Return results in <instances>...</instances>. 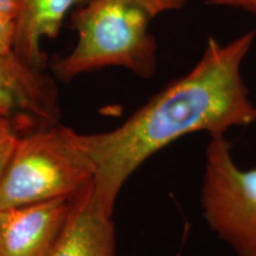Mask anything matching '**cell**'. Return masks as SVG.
I'll use <instances>...</instances> for the list:
<instances>
[{
  "instance_id": "cell-1",
  "label": "cell",
  "mask_w": 256,
  "mask_h": 256,
  "mask_svg": "<svg viewBox=\"0 0 256 256\" xmlns=\"http://www.w3.org/2000/svg\"><path fill=\"white\" fill-rule=\"evenodd\" d=\"M255 40L249 31L229 43L208 40L200 60L186 75L170 82L110 132L83 136L94 164V200L113 217L121 188L150 156L196 132L224 136L256 122V106L242 75Z\"/></svg>"
},
{
  "instance_id": "cell-2",
  "label": "cell",
  "mask_w": 256,
  "mask_h": 256,
  "mask_svg": "<svg viewBox=\"0 0 256 256\" xmlns=\"http://www.w3.org/2000/svg\"><path fill=\"white\" fill-rule=\"evenodd\" d=\"M188 0H88L72 14L78 40L54 64L56 78L69 82L81 74L119 66L142 78L156 70V40L150 25L158 16L182 10Z\"/></svg>"
},
{
  "instance_id": "cell-3",
  "label": "cell",
  "mask_w": 256,
  "mask_h": 256,
  "mask_svg": "<svg viewBox=\"0 0 256 256\" xmlns=\"http://www.w3.org/2000/svg\"><path fill=\"white\" fill-rule=\"evenodd\" d=\"M92 176L82 134L72 128L54 124L20 136L0 179V210L72 197Z\"/></svg>"
},
{
  "instance_id": "cell-4",
  "label": "cell",
  "mask_w": 256,
  "mask_h": 256,
  "mask_svg": "<svg viewBox=\"0 0 256 256\" xmlns=\"http://www.w3.org/2000/svg\"><path fill=\"white\" fill-rule=\"evenodd\" d=\"M200 206L209 228L236 254L256 256V168H240L223 136L206 146Z\"/></svg>"
},
{
  "instance_id": "cell-5",
  "label": "cell",
  "mask_w": 256,
  "mask_h": 256,
  "mask_svg": "<svg viewBox=\"0 0 256 256\" xmlns=\"http://www.w3.org/2000/svg\"><path fill=\"white\" fill-rule=\"evenodd\" d=\"M0 113L24 124L54 126L60 119L55 81L14 52L0 56Z\"/></svg>"
},
{
  "instance_id": "cell-6",
  "label": "cell",
  "mask_w": 256,
  "mask_h": 256,
  "mask_svg": "<svg viewBox=\"0 0 256 256\" xmlns=\"http://www.w3.org/2000/svg\"><path fill=\"white\" fill-rule=\"evenodd\" d=\"M72 197L0 210V256H46L62 232Z\"/></svg>"
},
{
  "instance_id": "cell-7",
  "label": "cell",
  "mask_w": 256,
  "mask_h": 256,
  "mask_svg": "<svg viewBox=\"0 0 256 256\" xmlns=\"http://www.w3.org/2000/svg\"><path fill=\"white\" fill-rule=\"evenodd\" d=\"M46 256H116L115 226L96 206L92 179L72 196L62 232Z\"/></svg>"
},
{
  "instance_id": "cell-8",
  "label": "cell",
  "mask_w": 256,
  "mask_h": 256,
  "mask_svg": "<svg viewBox=\"0 0 256 256\" xmlns=\"http://www.w3.org/2000/svg\"><path fill=\"white\" fill-rule=\"evenodd\" d=\"M88 0H23L16 18L14 55L28 66L43 69L46 56L42 52L43 38L58 36L63 20L75 6Z\"/></svg>"
},
{
  "instance_id": "cell-9",
  "label": "cell",
  "mask_w": 256,
  "mask_h": 256,
  "mask_svg": "<svg viewBox=\"0 0 256 256\" xmlns=\"http://www.w3.org/2000/svg\"><path fill=\"white\" fill-rule=\"evenodd\" d=\"M20 126L25 124L8 115L0 113V179L4 174L6 166L20 139L19 136Z\"/></svg>"
},
{
  "instance_id": "cell-10",
  "label": "cell",
  "mask_w": 256,
  "mask_h": 256,
  "mask_svg": "<svg viewBox=\"0 0 256 256\" xmlns=\"http://www.w3.org/2000/svg\"><path fill=\"white\" fill-rule=\"evenodd\" d=\"M16 36V19L0 14V56L12 52Z\"/></svg>"
},
{
  "instance_id": "cell-11",
  "label": "cell",
  "mask_w": 256,
  "mask_h": 256,
  "mask_svg": "<svg viewBox=\"0 0 256 256\" xmlns=\"http://www.w3.org/2000/svg\"><path fill=\"white\" fill-rule=\"evenodd\" d=\"M206 4L216 8L238 10L256 16V0H206Z\"/></svg>"
},
{
  "instance_id": "cell-12",
  "label": "cell",
  "mask_w": 256,
  "mask_h": 256,
  "mask_svg": "<svg viewBox=\"0 0 256 256\" xmlns=\"http://www.w3.org/2000/svg\"><path fill=\"white\" fill-rule=\"evenodd\" d=\"M23 0H0V14L11 18H17Z\"/></svg>"
}]
</instances>
